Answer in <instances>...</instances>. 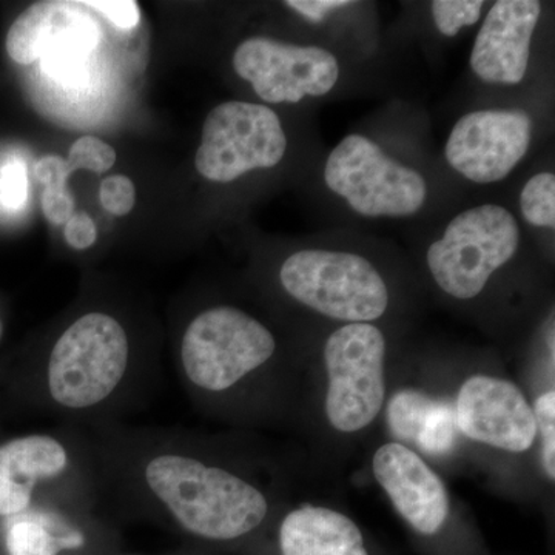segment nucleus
Wrapping results in <instances>:
<instances>
[{
	"instance_id": "f257e3e1",
	"label": "nucleus",
	"mask_w": 555,
	"mask_h": 555,
	"mask_svg": "<svg viewBox=\"0 0 555 555\" xmlns=\"http://www.w3.org/2000/svg\"><path fill=\"white\" fill-rule=\"evenodd\" d=\"M118 452L96 454L102 476L109 474L138 505L156 507L189 534L229 542L268 517L261 489L181 447L178 437L134 438Z\"/></svg>"
},
{
	"instance_id": "f03ea898",
	"label": "nucleus",
	"mask_w": 555,
	"mask_h": 555,
	"mask_svg": "<svg viewBox=\"0 0 555 555\" xmlns=\"http://www.w3.org/2000/svg\"><path fill=\"white\" fill-rule=\"evenodd\" d=\"M51 416L90 422L126 406L142 378L133 374L127 328L115 317H79L51 346L38 377Z\"/></svg>"
},
{
	"instance_id": "7ed1b4c3",
	"label": "nucleus",
	"mask_w": 555,
	"mask_h": 555,
	"mask_svg": "<svg viewBox=\"0 0 555 555\" xmlns=\"http://www.w3.org/2000/svg\"><path fill=\"white\" fill-rule=\"evenodd\" d=\"M275 352V337L257 318L232 306H217L185 327L178 367L192 392L224 393L264 366Z\"/></svg>"
},
{
	"instance_id": "20e7f679",
	"label": "nucleus",
	"mask_w": 555,
	"mask_h": 555,
	"mask_svg": "<svg viewBox=\"0 0 555 555\" xmlns=\"http://www.w3.org/2000/svg\"><path fill=\"white\" fill-rule=\"evenodd\" d=\"M280 281L306 308L349 324L378 320L389 306V291L378 270L349 251L299 250L281 266Z\"/></svg>"
},
{
	"instance_id": "39448f33",
	"label": "nucleus",
	"mask_w": 555,
	"mask_h": 555,
	"mask_svg": "<svg viewBox=\"0 0 555 555\" xmlns=\"http://www.w3.org/2000/svg\"><path fill=\"white\" fill-rule=\"evenodd\" d=\"M520 228L499 204L467 208L449 222L443 236L427 248L434 281L456 299L480 295L489 278L516 257Z\"/></svg>"
},
{
	"instance_id": "423d86ee",
	"label": "nucleus",
	"mask_w": 555,
	"mask_h": 555,
	"mask_svg": "<svg viewBox=\"0 0 555 555\" xmlns=\"http://www.w3.org/2000/svg\"><path fill=\"white\" fill-rule=\"evenodd\" d=\"M324 179L335 195L367 218L412 217L427 199L426 181L418 171L361 134H349L332 150Z\"/></svg>"
},
{
	"instance_id": "0eeeda50",
	"label": "nucleus",
	"mask_w": 555,
	"mask_h": 555,
	"mask_svg": "<svg viewBox=\"0 0 555 555\" xmlns=\"http://www.w3.org/2000/svg\"><path fill=\"white\" fill-rule=\"evenodd\" d=\"M386 338L369 323L346 324L327 338L326 414L341 433H358L374 422L386 397Z\"/></svg>"
},
{
	"instance_id": "6e6552de",
	"label": "nucleus",
	"mask_w": 555,
	"mask_h": 555,
	"mask_svg": "<svg viewBox=\"0 0 555 555\" xmlns=\"http://www.w3.org/2000/svg\"><path fill=\"white\" fill-rule=\"evenodd\" d=\"M287 137L272 108L230 101L208 113L196 152V170L208 181L232 182L283 160Z\"/></svg>"
},
{
	"instance_id": "1a4fd4ad",
	"label": "nucleus",
	"mask_w": 555,
	"mask_h": 555,
	"mask_svg": "<svg viewBox=\"0 0 555 555\" xmlns=\"http://www.w3.org/2000/svg\"><path fill=\"white\" fill-rule=\"evenodd\" d=\"M233 68L269 104L326 96L339 79V64L331 51L268 38L244 40L233 54Z\"/></svg>"
},
{
	"instance_id": "9d476101",
	"label": "nucleus",
	"mask_w": 555,
	"mask_h": 555,
	"mask_svg": "<svg viewBox=\"0 0 555 555\" xmlns=\"http://www.w3.org/2000/svg\"><path fill=\"white\" fill-rule=\"evenodd\" d=\"M531 138L532 119L524 109H477L455 124L444 155L456 173L477 184H492L516 169Z\"/></svg>"
},
{
	"instance_id": "9b49d317",
	"label": "nucleus",
	"mask_w": 555,
	"mask_h": 555,
	"mask_svg": "<svg viewBox=\"0 0 555 555\" xmlns=\"http://www.w3.org/2000/svg\"><path fill=\"white\" fill-rule=\"evenodd\" d=\"M98 25L82 3L36 2L11 25L7 53L21 65L42 60L43 67L60 76L73 75L80 61L96 47Z\"/></svg>"
},
{
	"instance_id": "f8f14e48",
	"label": "nucleus",
	"mask_w": 555,
	"mask_h": 555,
	"mask_svg": "<svg viewBox=\"0 0 555 555\" xmlns=\"http://www.w3.org/2000/svg\"><path fill=\"white\" fill-rule=\"evenodd\" d=\"M456 426L470 440L507 452L534 444L535 416L514 383L474 375L463 383L456 400Z\"/></svg>"
},
{
	"instance_id": "ddd939ff",
	"label": "nucleus",
	"mask_w": 555,
	"mask_h": 555,
	"mask_svg": "<svg viewBox=\"0 0 555 555\" xmlns=\"http://www.w3.org/2000/svg\"><path fill=\"white\" fill-rule=\"evenodd\" d=\"M542 5L537 0H500L486 14L474 40L470 68L489 83L516 86L525 79Z\"/></svg>"
},
{
	"instance_id": "4468645a",
	"label": "nucleus",
	"mask_w": 555,
	"mask_h": 555,
	"mask_svg": "<svg viewBox=\"0 0 555 555\" xmlns=\"http://www.w3.org/2000/svg\"><path fill=\"white\" fill-rule=\"evenodd\" d=\"M375 478L401 517L416 531L434 535L449 516V495L440 477L422 456L400 443H387L374 455Z\"/></svg>"
},
{
	"instance_id": "2eb2a0df",
	"label": "nucleus",
	"mask_w": 555,
	"mask_h": 555,
	"mask_svg": "<svg viewBox=\"0 0 555 555\" xmlns=\"http://www.w3.org/2000/svg\"><path fill=\"white\" fill-rule=\"evenodd\" d=\"M75 441L56 434H28L0 444V474L33 486L61 488L82 470L83 460Z\"/></svg>"
},
{
	"instance_id": "dca6fc26",
	"label": "nucleus",
	"mask_w": 555,
	"mask_h": 555,
	"mask_svg": "<svg viewBox=\"0 0 555 555\" xmlns=\"http://www.w3.org/2000/svg\"><path fill=\"white\" fill-rule=\"evenodd\" d=\"M280 546L283 555H369L360 528L345 514L320 506L288 513Z\"/></svg>"
},
{
	"instance_id": "f3484780",
	"label": "nucleus",
	"mask_w": 555,
	"mask_h": 555,
	"mask_svg": "<svg viewBox=\"0 0 555 555\" xmlns=\"http://www.w3.org/2000/svg\"><path fill=\"white\" fill-rule=\"evenodd\" d=\"M387 423L398 438L412 441L427 454L444 455L454 448V408L418 390H400L392 397Z\"/></svg>"
},
{
	"instance_id": "a211bd4d",
	"label": "nucleus",
	"mask_w": 555,
	"mask_h": 555,
	"mask_svg": "<svg viewBox=\"0 0 555 555\" xmlns=\"http://www.w3.org/2000/svg\"><path fill=\"white\" fill-rule=\"evenodd\" d=\"M86 534L73 528L53 511L31 507L10 518L5 547L9 555H60L86 546Z\"/></svg>"
},
{
	"instance_id": "6ab92c4d",
	"label": "nucleus",
	"mask_w": 555,
	"mask_h": 555,
	"mask_svg": "<svg viewBox=\"0 0 555 555\" xmlns=\"http://www.w3.org/2000/svg\"><path fill=\"white\" fill-rule=\"evenodd\" d=\"M520 210L525 221L534 228H555L554 173L545 171L526 182L520 195Z\"/></svg>"
},
{
	"instance_id": "aec40b11",
	"label": "nucleus",
	"mask_w": 555,
	"mask_h": 555,
	"mask_svg": "<svg viewBox=\"0 0 555 555\" xmlns=\"http://www.w3.org/2000/svg\"><path fill=\"white\" fill-rule=\"evenodd\" d=\"M483 7L481 0H436L430 3L438 31L448 38H454L463 27L477 24Z\"/></svg>"
},
{
	"instance_id": "412c9836",
	"label": "nucleus",
	"mask_w": 555,
	"mask_h": 555,
	"mask_svg": "<svg viewBox=\"0 0 555 555\" xmlns=\"http://www.w3.org/2000/svg\"><path fill=\"white\" fill-rule=\"evenodd\" d=\"M115 163V150L100 138L82 137L69 147L67 166L72 173L80 169L105 173Z\"/></svg>"
},
{
	"instance_id": "4be33fe9",
	"label": "nucleus",
	"mask_w": 555,
	"mask_h": 555,
	"mask_svg": "<svg viewBox=\"0 0 555 555\" xmlns=\"http://www.w3.org/2000/svg\"><path fill=\"white\" fill-rule=\"evenodd\" d=\"M535 416L537 429L542 430L543 437V463L547 477L555 478V392L543 393L535 401L532 409Z\"/></svg>"
},
{
	"instance_id": "5701e85b",
	"label": "nucleus",
	"mask_w": 555,
	"mask_h": 555,
	"mask_svg": "<svg viewBox=\"0 0 555 555\" xmlns=\"http://www.w3.org/2000/svg\"><path fill=\"white\" fill-rule=\"evenodd\" d=\"M36 492L33 486L0 474V517L10 520L30 511L35 505Z\"/></svg>"
},
{
	"instance_id": "b1692460",
	"label": "nucleus",
	"mask_w": 555,
	"mask_h": 555,
	"mask_svg": "<svg viewBox=\"0 0 555 555\" xmlns=\"http://www.w3.org/2000/svg\"><path fill=\"white\" fill-rule=\"evenodd\" d=\"M102 207L115 217H126L137 204V189L129 178L122 175L104 179L101 184Z\"/></svg>"
},
{
	"instance_id": "393cba45",
	"label": "nucleus",
	"mask_w": 555,
	"mask_h": 555,
	"mask_svg": "<svg viewBox=\"0 0 555 555\" xmlns=\"http://www.w3.org/2000/svg\"><path fill=\"white\" fill-rule=\"evenodd\" d=\"M27 170L21 160H11L2 170L0 179V201L3 206L16 210L27 201Z\"/></svg>"
},
{
	"instance_id": "a878e982",
	"label": "nucleus",
	"mask_w": 555,
	"mask_h": 555,
	"mask_svg": "<svg viewBox=\"0 0 555 555\" xmlns=\"http://www.w3.org/2000/svg\"><path fill=\"white\" fill-rule=\"evenodd\" d=\"M80 3L107 17L120 30H133L141 22L138 2L134 0H90V2Z\"/></svg>"
},
{
	"instance_id": "bb28decb",
	"label": "nucleus",
	"mask_w": 555,
	"mask_h": 555,
	"mask_svg": "<svg viewBox=\"0 0 555 555\" xmlns=\"http://www.w3.org/2000/svg\"><path fill=\"white\" fill-rule=\"evenodd\" d=\"M42 211L51 224H67L75 214V201L67 188H43Z\"/></svg>"
},
{
	"instance_id": "cd10ccee",
	"label": "nucleus",
	"mask_w": 555,
	"mask_h": 555,
	"mask_svg": "<svg viewBox=\"0 0 555 555\" xmlns=\"http://www.w3.org/2000/svg\"><path fill=\"white\" fill-rule=\"evenodd\" d=\"M64 236L68 246L76 250H86L96 243V224L86 211H78V214H73L65 224Z\"/></svg>"
},
{
	"instance_id": "c85d7f7f",
	"label": "nucleus",
	"mask_w": 555,
	"mask_h": 555,
	"mask_svg": "<svg viewBox=\"0 0 555 555\" xmlns=\"http://www.w3.org/2000/svg\"><path fill=\"white\" fill-rule=\"evenodd\" d=\"M69 175L67 160L57 155L46 156L35 167V178L43 188H67Z\"/></svg>"
},
{
	"instance_id": "c756f323",
	"label": "nucleus",
	"mask_w": 555,
	"mask_h": 555,
	"mask_svg": "<svg viewBox=\"0 0 555 555\" xmlns=\"http://www.w3.org/2000/svg\"><path fill=\"white\" fill-rule=\"evenodd\" d=\"M350 3L349 0H288L286 5L313 24H320L331 11L349 7Z\"/></svg>"
},
{
	"instance_id": "7c9ffc66",
	"label": "nucleus",
	"mask_w": 555,
	"mask_h": 555,
	"mask_svg": "<svg viewBox=\"0 0 555 555\" xmlns=\"http://www.w3.org/2000/svg\"><path fill=\"white\" fill-rule=\"evenodd\" d=\"M3 334V327H2V321H0V338H2Z\"/></svg>"
}]
</instances>
